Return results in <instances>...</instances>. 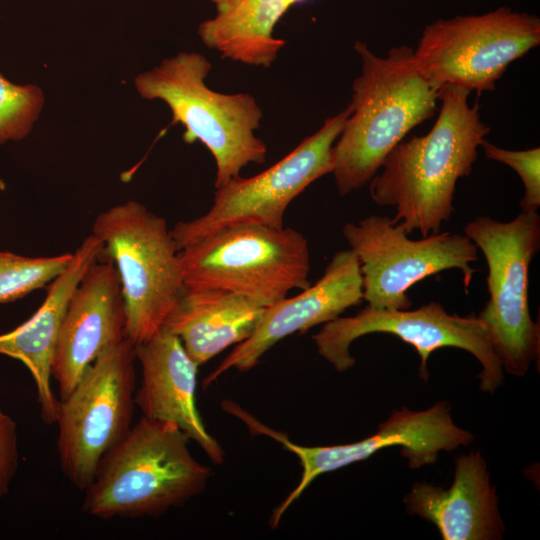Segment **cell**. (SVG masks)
<instances>
[{"mask_svg": "<svg viewBox=\"0 0 540 540\" xmlns=\"http://www.w3.org/2000/svg\"><path fill=\"white\" fill-rule=\"evenodd\" d=\"M360 264L363 300L376 309L405 310L412 301L408 290L440 272L457 269L464 287L470 286L478 249L465 235L438 232L412 240L400 223L370 215L342 230Z\"/></svg>", "mask_w": 540, "mask_h": 540, "instance_id": "obj_10", "label": "cell"}, {"mask_svg": "<svg viewBox=\"0 0 540 540\" xmlns=\"http://www.w3.org/2000/svg\"><path fill=\"white\" fill-rule=\"evenodd\" d=\"M481 147L488 159L503 163L516 171L525 190L520 201L522 211L537 212L540 207V148L508 150L486 139L482 141Z\"/></svg>", "mask_w": 540, "mask_h": 540, "instance_id": "obj_23", "label": "cell"}, {"mask_svg": "<svg viewBox=\"0 0 540 540\" xmlns=\"http://www.w3.org/2000/svg\"><path fill=\"white\" fill-rule=\"evenodd\" d=\"M135 355L142 380L134 399L142 416L176 425L214 464L221 465L224 450L206 430L196 406L199 366L190 358L180 338L161 327L135 346Z\"/></svg>", "mask_w": 540, "mask_h": 540, "instance_id": "obj_16", "label": "cell"}, {"mask_svg": "<svg viewBox=\"0 0 540 540\" xmlns=\"http://www.w3.org/2000/svg\"><path fill=\"white\" fill-rule=\"evenodd\" d=\"M125 327L119 275L102 252L73 291L61 323L51 366L60 399L101 354L125 339Z\"/></svg>", "mask_w": 540, "mask_h": 540, "instance_id": "obj_14", "label": "cell"}, {"mask_svg": "<svg viewBox=\"0 0 540 540\" xmlns=\"http://www.w3.org/2000/svg\"><path fill=\"white\" fill-rule=\"evenodd\" d=\"M211 62L196 52H180L166 58L135 79L138 94L146 100H161L171 113V124L185 128L186 143L200 141L216 164L214 187L240 176L247 165L263 164L267 146L255 135L262 109L249 93L214 91L205 82Z\"/></svg>", "mask_w": 540, "mask_h": 540, "instance_id": "obj_4", "label": "cell"}, {"mask_svg": "<svg viewBox=\"0 0 540 540\" xmlns=\"http://www.w3.org/2000/svg\"><path fill=\"white\" fill-rule=\"evenodd\" d=\"M18 464L17 423L0 408V501L8 494Z\"/></svg>", "mask_w": 540, "mask_h": 540, "instance_id": "obj_24", "label": "cell"}, {"mask_svg": "<svg viewBox=\"0 0 540 540\" xmlns=\"http://www.w3.org/2000/svg\"><path fill=\"white\" fill-rule=\"evenodd\" d=\"M469 94L458 86L443 88L430 131L398 143L369 182L371 199L395 207L392 219L408 234H436L450 219L457 181L471 174L478 147L490 132L478 104L469 105Z\"/></svg>", "mask_w": 540, "mask_h": 540, "instance_id": "obj_1", "label": "cell"}, {"mask_svg": "<svg viewBox=\"0 0 540 540\" xmlns=\"http://www.w3.org/2000/svg\"><path fill=\"white\" fill-rule=\"evenodd\" d=\"M404 502L409 514L432 522L443 540H498L504 535L496 488L479 451L456 458L450 488L415 483Z\"/></svg>", "mask_w": 540, "mask_h": 540, "instance_id": "obj_17", "label": "cell"}, {"mask_svg": "<svg viewBox=\"0 0 540 540\" xmlns=\"http://www.w3.org/2000/svg\"><path fill=\"white\" fill-rule=\"evenodd\" d=\"M73 253L29 257L0 250V304L13 302L52 282Z\"/></svg>", "mask_w": 540, "mask_h": 540, "instance_id": "obj_21", "label": "cell"}, {"mask_svg": "<svg viewBox=\"0 0 540 540\" xmlns=\"http://www.w3.org/2000/svg\"><path fill=\"white\" fill-rule=\"evenodd\" d=\"M44 102V93L37 85H18L0 73V145L27 137Z\"/></svg>", "mask_w": 540, "mask_h": 540, "instance_id": "obj_22", "label": "cell"}, {"mask_svg": "<svg viewBox=\"0 0 540 540\" xmlns=\"http://www.w3.org/2000/svg\"><path fill=\"white\" fill-rule=\"evenodd\" d=\"M354 49L362 72L352 84L351 114L332 151L340 196L368 184L408 132L434 115L439 99L418 71L411 47H394L386 57L361 41Z\"/></svg>", "mask_w": 540, "mask_h": 540, "instance_id": "obj_2", "label": "cell"}, {"mask_svg": "<svg viewBox=\"0 0 540 540\" xmlns=\"http://www.w3.org/2000/svg\"><path fill=\"white\" fill-rule=\"evenodd\" d=\"M540 43V19L502 6L481 15L439 19L422 32L413 57L439 93L449 85L481 93Z\"/></svg>", "mask_w": 540, "mask_h": 540, "instance_id": "obj_9", "label": "cell"}, {"mask_svg": "<svg viewBox=\"0 0 540 540\" xmlns=\"http://www.w3.org/2000/svg\"><path fill=\"white\" fill-rule=\"evenodd\" d=\"M102 252L103 244L96 236L86 237L63 272L49 283L36 312L13 330L0 334V354L22 362L31 373L46 424H55L59 401L51 387V366L61 323L73 291Z\"/></svg>", "mask_w": 540, "mask_h": 540, "instance_id": "obj_18", "label": "cell"}, {"mask_svg": "<svg viewBox=\"0 0 540 540\" xmlns=\"http://www.w3.org/2000/svg\"><path fill=\"white\" fill-rule=\"evenodd\" d=\"M363 300L360 264L351 249L336 252L322 277L291 298L266 307L253 333L237 344L204 380L208 386L229 369L248 371L283 338L325 324Z\"/></svg>", "mask_w": 540, "mask_h": 540, "instance_id": "obj_15", "label": "cell"}, {"mask_svg": "<svg viewBox=\"0 0 540 540\" xmlns=\"http://www.w3.org/2000/svg\"><path fill=\"white\" fill-rule=\"evenodd\" d=\"M463 231L488 267L489 298L478 318L503 370L524 376L540 353V327L531 318L528 301L529 266L540 248V217L526 211L508 222L478 216Z\"/></svg>", "mask_w": 540, "mask_h": 540, "instance_id": "obj_7", "label": "cell"}, {"mask_svg": "<svg viewBox=\"0 0 540 540\" xmlns=\"http://www.w3.org/2000/svg\"><path fill=\"white\" fill-rule=\"evenodd\" d=\"M371 333H387L415 348L420 356V377L427 381V361L436 350L454 347L466 350L481 364L480 389L494 393L504 380V370L485 324L471 313L467 316L448 313L431 301L414 310H386L364 307L354 316L337 317L324 324L312 336L318 353L337 371L355 364L350 345Z\"/></svg>", "mask_w": 540, "mask_h": 540, "instance_id": "obj_12", "label": "cell"}, {"mask_svg": "<svg viewBox=\"0 0 540 540\" xmlns=\"http://www.w3.org/2000/svg\"><path fill=\"white\" fill-rule=\"evenodd\" d=\"M176 425L141 417L100 460L83 511L100 519L159 517L202 493L211 470Z\"/></svg>", "mask_w": 540, "mask_h": 540, "instance_id": "obj_3", "label": "cell"}, {"mask_svg": "<svg viewBox=\"0 0 540 540\" xmlns=\"http://www.w3.org/2000/svg\"><path fill=\"white\" fill-rule=\"evenodd\" d=\"M350 114L348 105L268 169L249 178L237 176L216 188L205 214L171 229L177 249L235 225L284 227L289 204L314 181L332 173L333 145Z\"/></svg>", "mask_w": 540, "mask_h": 540, "instance_id": "obj_11", "label": "cell"}, {"mask_svg": "<svg viewBox=\"0 0 540 540\" xmlns=\"http://www.w3.org/2000/svg\"><path fill=\"white\" fill-rule=\"evenodd\" d=\"M185 290L217 289L268 307L311 283L306 238L290 227L240 224L179 250Z\"/></svg>", "mask_w": 540, "mask_h": 540, "instance_id": "obj_5", "label": "cell"}, {"mask_svg": "<svg viewBox=\"0 0 540 540\" xmlns=\"http://www.w3.org/2000/svg\"><path fill=\"white\" fill-rule=\"evenodd\" d=\"M213 18L198 26L203 44L222 58L269 68L286 41L274 36L276 24L288 9L306 0H209Z\"/></svg>", "mask_w": 540, "mask_h": 540, "instance_id": "obj_20", "label": "cell"}, {"mask_svg": "<svg viewBox=\"0 0 540 540\" xmlns=\"http://www.w3.org/2000/svg\"><path fill=\"white\" fill-rule=\"evenodd\" d=\"M135 363V346L125 338L101 354L58 401L59 463L78 490L87 489L102 457L133 425Z\"/></svg>", "mask_w": 540, "mask_h": 540, "instance_id": "obj_8", "label": "cell"}, {"mask_svg": "<svg viewBox=\"0 0 540 540\" xmlns=\"http://www.w3.org/2000/svg\"><path fill=\"white\" fill-rule=\"evenodd\" d=\"M266 307L224 290H185L163 326L177 335L198 365L255 330Z\"/></svg>", "mask_w": 540, "mask_h": 540, "instance_id": "obj_19", "label": "cell"}, {"mask_svg": "<svg viewBox=\"0 0 540 540\" xmlns=\"http://www.w3.org/2000/svg\"><path fill=\"white\" fill-rule=\"evenodd\" d=\"M257 431L277 440L285 449L294 453L302 467L299 483L271 517L272 528L279 524L280 519L306 488L324 473L365 460L389 447H400L401 455L408 460L409 466L419 468L434 464L439 452L467 446L474 439L469 431L453 422L450 407L445 401L437 402L422 411H412L405 407L394 410L374 434L348 444L307 447L291 442L285 435L262 424Z\"/></svg>", "mask_w": 540, "mask_h": 540, "instance_id": "obj_13", "label": "cell"}, {"mask_svg": "<svg viewBox=\"0 0 540 540\" xmlns=\"http://www.w3.org/2000/svg\"><path fill=\"white\" fill-rule=\"evenodd\" d=\"M118 272L126 313L125 338L152 337L185 291L179 250L166 220L129 200L100 212L92 233Z\"/></svg>", "mask_w": 540, "mask_h": 540, "instance_id": "obj_6", "label": "cell"}]
</instances>
